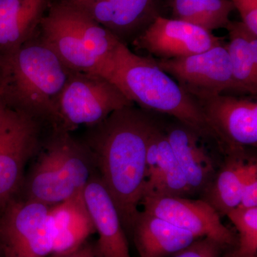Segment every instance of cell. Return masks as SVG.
Segmentation results:
<instances>
[{
	"label": "cell",
	"mask_w": 257,
	"mask_h": 257,
	"mask_svg": "<svg viewBox=\"0 0 257 257\" xmlns=\"http://www.w3.org/2000/svg\"><path fill=\"white\" fill-rule=\"evenodd\" d=\"M47 128L29 115L0 107V214L23 186L25 167L40 150Z\"/></svg>",
	"instance_id": "cell-6"
},
{
	"label": "cell",
	"mask_w": 257,
	"mask_h": 257,
	"mask_svg": "<svg viewBox=\"0 0 257 257\" xmlns=\"http://www.w3.org/2000/svg\"><path fill=\"white\" fill-rule=\"evenodd\" d=\"M227 248L210 238H199L173 257H221Z\"/></svg>",
	"instance_id": "cell-25"
},
{
	"label": "cell",
	"mask_w": 257,
	"mask_h": 257,
	"mask_svg": "<svg viewBox=\"0 0 257 257\" xmlns=\"http://www.w3.org/2000/svg\"><path fill=\"white\" fill-rule=\"evenodd\" d=\"M38 37L69 69L111 82L115 54L121 43L72 0H54Z\"/></svg>",
	"instance_id": "cell-3"
},
{
	"label": "cell",
	"mask_w": 257,
	"mask_h": 257,
	"mask_svg": "<svg viewBox=\"0 0 257 257\" xmlns=\"http://www.w3.org/2000/svg\"><path fill=\"white\" fill-rule=\"evenodd\" d=\"M54 0H0V57L10 55L38 34Z\"/></svg>",
	"instance_id": "cell-18"
},
{
	"label": "cell",
	"mask_w": 257,
	"mask_h": 257,
	"mask_svg": "<svg viewBox=\"0 0 257 257\" xmlns=\"http://www.w3.org/2000/svg\"><path fill=\"white\" fill-rule=\"evenodd\" d=\"M237 9L242 23L250 32L257 36V0H231Z\"/></svg>",
	"instance_id": "cell-26"
},
{
	"label": "cell",
	"mask_w": 257,
	"mask_h": 257,
	"mask_svg": "<svg viewBox=\"0 0 257 257\" xmlns=\"http://www.w3.org/2000/svg\"><path fill=\"white\" fill-rule=\"evenodd\" d=\"M155 61L161 69L176 79L195 99L229 89L239 91L224 45L188 57Z\"/></svg>",
	"instance_id": "cell-9"
},
{
	"label": "cell",
	"mask_w": 257,
	"mask_h": 257,
	"mask_svg": "<svg viewBox=\"0 0 257 257\" xmlns=\"http://www.w3.org/2000/svg\"><path fill=\"white\" fill-rule=\"evenodd\" d=\"M243 156V150L227 154L224 165L202 193L203 199L209 203L219 216L226 215L239 206L241 181L246 165Z\"/></svg>",
	"instance_id": "cell-21"
},
{
	"label": "cell",
	"mask_w": 257,
	"mask_h": 257,
	"mask_svg": "<svg viewBox=\"0 0 257 257\" xmlns=\"http://www.w3.org/2000/svg\"><path fill=\"white\" fill-rule=\"evenodd\" d=\"M76 1L99 2V1H105V0H76Z\"/></svg>",
	"instance_id": "cell-30"
},
{
	"label": "cell",
	"mask_w": 257,
	"mask_h": 257,
	"mask_svg": "<svg viewBox=\"0 0 257 257\" xmlns=\"http://www.w3.org/2000/svg\"><path fill=\"white\" fill-rule=\"evenodd\" d=\"M226 216L239 232L236 252L243 257H257V207H237Z\"/></svg>",
	"instance_id": "cell-23"
},
{
	"label": "cell",
	"mask_w": 257,
	"mask_h": 257,
	"mask_svg": "<svg viewBox=\"0 0 257 257\" xmlns=\"http://www.w3.org/2000/svg\"><path fill=\"white\" fill-rule=\"evenodd\" d=\"M72 1L126 46L159 16L160 3V0Z\"/></svg>",
	"instance_id": "cell-13"
},
{
	"label": "cell",
	"mask_w": 257,
	"mask_h": 257,
	"mask_svg": "<svg viewBox=\"0 0 257 257\" xmlns=\"http://www.w3.org/2000/svg\"><path fill=\"white\" fill-rule=\"evenodd\" d=\"M128 236L140 257H173L199 239L145 211L139 212Z\"/></svg>",
	"instance_id": "cell-17"
},
{
	"label": "cell",
	"mask_w": 257,
	"mask_h": 257,
	"mask_svg": "<svg viewBox=\"0 0 257 257\" xmlns=\"http://www.w3.org/2000/svg\"><path fill=\"white\" fill-rule=\"evenodd\" d=\"M230 249L229 251H225L224 253L222 254V256L221 257H243L240 256L239 253L236 252V249L234 248H229Z\"/></svg>",
	"instance_id": "cell-28"
},
{
	"label": "cell",
	"mask_w": 257,
	"mask_h": 257,
	"mask_svg": "<svg viewBox=\"0 0 257 257\" xmlns=\"http://www.w3.org/2000/svg\"><path fill=\"white\" fill-rule=\"evenodd\" d=\"M229 41L224 45L233 77L240 92H257V36L242 22L230 21L226 28Z\"/></svg>",
	"instance_id": "cell-20"
},
{
	"label": "cell",
	"mask_w": 257,
	"mask_h": 257,
	"mask_svg": "<svg viewBox=\"0 0 257 257\" xmlns=\"http://www.w3.org/2000/svg\"><path fill=\"white\" fill-rule=\"evenodd\" d=\"M155 125L135 105L125 106L88 126L81 139L92 154L126 236L140 212L147 180V147Z\"/></svg>",
	"instance_id": "cell-1"
},
{
	"label": "cell",
	"mask_w": 257,
	"mask_h": 257,
	"mask_svg": "<svg viewBox=\"0 0 257 257\" xmlns=\"http://www.w3.org/2000/svg\"><path fill=\"white\" fill-rule=\"evenodd\" d=\"M0 257H7L6 253H5L4 248L2 245L1 241H0Z\"/></svg>",
	"instance_id": "cell-29"
},
{
	"label": "cell",
	"mask_w": 257,
	"mask_h": 257,
	"mask_svg": "<svg viewBox=\"0 0 257 257\" xmlns=\"http://www.w3.org/2000/svg\"><path fill=\"white\" fill-rule=\"evenodd\" d=\"M49 216L53 234L52 254L71 252L96 232L84 192L50 207Z\"/></svg>",
	"instance_id": "cell-19"
},
{
	"label": "cell",
	"mask_w": 257,
	"mask_h": 257,
	"mask_svg": "<svg viewBox=\"0 0 257 257\" xmlns=\"http://www.w3.org/2000/svg\"><path fill=\"white\" fill-rule=\"evenodd\" d=\"M162 60L182 58L223 45L222 39L192 24L157 17L132 42Z\"/></svg>",
	"instance_id": "cell-11"
},
{
	"label": "cell",
	"mask_w": 257,
	"mask_h": 257,
	"mask_svg": "<svg viewBox=\"0 0 257 257\" xmlns=\"http://www.w3.org/2000/svg\"><path fill=\"white\" fill-rule=\"evenodd\" d=\"M173 15L209 32L226 29L235 9L231 0H172Z\"/></svg>",
	"instance_id": "cell-22"
},
{
	"label": "cell",
	"mask_w": 257,
	"mask_h": 257,
	"mask_svg": "<svg viewBox=\"0 0 257 257\" xmlns=\"http://www.w3.org/2000/svg\"><path fill=\"white\" fill-rule=\"evenodd\" d=\"M135 105L115 85L102 76L70 70L58 102L61 130L71 132L100 122L111 113Z\"/></svg>",
	"instance_id": "cell-7"
},
{
	"label": "cell",
	"mask_w": 257,
	"mask_h": 257,
	"mask_svg": "<svg viewBox=\"0 0 257 257\" xmlns=\"http://www.w3.org/2000/svg\"><path fill=\"white\" fill-rule=\"evenodd\" d=\"M70 69L38 37L0 57V97L5 105L60 128L58 102Z\"/></svg>",
	"instance_id": "cell-2"
},
{
	"label": "cell",
	"mask_w": 257,
	"mask_h": 257,
	"mask_svg": "<svg viewBox=\"0 0 257 257\" xmlns=\"http://www.w3.org/2000/svg\"><path fill=\"white\" fill-rule=\"evenodd\" d=\"M147 166V180L143 197H184L192 194L165 132L157 124L149 140Z\"/></svg>",
	"instance_id": "cell-15"
},
{
	"label": "cell",
	"mask_w": 257,
	"mask_h": 257,
	"mask_svg": "<svg viewBox=\"0 0 257 257\" xmlns=\"http://www.w3.org/2000/svg\"><path fill=\"white\" fill-rule=\"evenodd\" d=\"M111 82L134 103L173 116L202 138L221 145L195 98L161 69L156 61L136 55L120 43L115 54Z\"/></svg>",
	"instance_id": "cell-4"
},
{
	"label": "cell",
	"mask_w": 257,
	"mask_h": 257,
	"mask_svg": "<svg viewBox=\"0 0 257 257\" xmlns=\"http://www.w3.org/2000/svg\"><path fill=\"white\" fill-rule=\"evenodd\" d=\"M3 104H5L4 101H3V99H2L1 97H0V107H1V106H3Z\"/></svg>",
	"instance_id": "cell-31"
},
{
	"label": "cell",
	"mask_w": 257,
	"mask_h": 257,
	"mask_svg": "<svg viewBox=\"0 0 257 257\" xmlns=\"http://www.w3.org/2000/svg\"><path fill=\"white\" fill-rule=\"evenodd\" d=\"M196 100L226 155L244 146L256 147V101L221 94Z\"/></svg>",
	"instance_id": "cell-10"
},
{
	"label": "cell",
	"mask_w": 257,
	"mask_h": 257,
	"mask_svg": "<svg viewBox=\"0 0 257 257\" xmlns=\"http://www.w3.org/2000/svg\"><path fill=\"white\" fill-rule=\"evenodd\" d=\"M239 207H257V165L246 164L241 181V202Z\"/></svg>",
	"instance_id": "cell-24"
},
{
	"label": "cell",
	"mask_w": 257,
	"mask_h": 257,
	"mask_svg": "<svg viewBox=\"0 0 257 257\" xmlns=\"http://www.w3.org/2000/svg\"><path fill=\"white\" fill-rule=\"evenodd\" d=\"M84 197L99 234L96 246L101 257H132L119 213L96 171L84 189Z\"/></svg>",
	"instance_id": "cell-14"
},
{
	"label": "cell",
	"mask_w": 257,
	"mask_h": 257,
	"mask_svg": "<svg viewBox=\"0 0 257 257\" xmlns=\"http://www.w3.org/2000/svg\"><path fill=\"white\" fill-rule=\"evenodd\" d=\"M50 207L35 201L12 199L0 214V241L7 257L52 254Z\"/></svg>",
	"instance_id": "cell-8"
},
{
	"label": "cell",
	"mask_w": 257,
	"mask_h": 257,
	"mask_svg": "<svg viewBox=\"0 0 257 257\" xmlns=\"http://www.w3.org/2000/svg\"><path fill=\"white\" fill-rule=\"evenodd\" d=\"M140 204L146 212L187 230L197 238H210L226 248L236 244L234 233L221 223L219 214L204 199L147 196Z\"/></svg>",
	"instance_id": "cell-12"
},
{
	"label": "cell",
	"mask_w": 257,
	"mask_h": 257,
	"mask_svg": "<svg viewBox=\"0 0 257 257\" xmlns=\"http://www.w3.org/2000/svg\"><path fill=\"white\" fill-rule=\"evenodd\" d=\"M49 131L30 162L17 197L52 207L84 192L96 168L80 139L60 128Z\"/></svg>",
	"instance_id": "cell-5"
},
{
	"label": "cell",
	"mask_w": 257,
	"mask_h": 257,
	"mask_svg": "<svg viewBox=\"0 0 257 257\" xmlns=\"http://www.w3.org/2000/svg\"><path fill=\"white\" fill-rule=\"evenodd\" d=\"M50 257H101L96 248V242L85 241L71 252L60 255H50Z\"/></svg>",
	"instance_id": "cell-27"
},
{
	"label": "cell",
	"mask_w": 257,
	"mask_h": 257,
	"mask_svg": "<svg viewBox=\"0 0 257 257\" xmlns=\"http://www.w3.org/2000/svg\"><path fill=\"white\" fill-rule=\"evenodd\" d=\"M165 132L192 194H202L217 171L214 160L201 144L202 138L179 121L167 126Z\"/></svg>",
	"instance_id": "cell-16"
}]
</instances>
